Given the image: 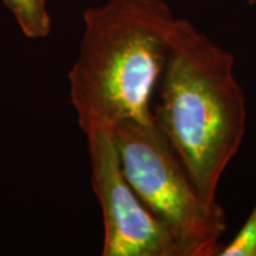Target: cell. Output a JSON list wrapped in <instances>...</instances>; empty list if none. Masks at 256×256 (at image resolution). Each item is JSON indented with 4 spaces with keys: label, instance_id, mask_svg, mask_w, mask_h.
<instances>
[{
    "label": "cell",
    "instance_id": "cell-4",
    "mask_svg": "<svg viewBox=\"0 0 256 256\" xmlns=\"http://www.w3.org/2000/svg\"><path fill=\"white\" fill-rule=\"evenodd\" d=\"M87 136L92 186L104 222L102 256H181L171 232L148 210L124 175L112 130Z\"/></svg>",
    "mask_w": 256,
    "mask_h": 256
},
{
    "label": "cell",
    "instance_id": "cell-2",
    "mask_svg": "<svg viewBox=\"0 0 256 256\" xmlns=\"http://www.w3.org/2000/svg\"><path fill=\"white\" fill-rule=\"evenodd\" d=\"M234 67L232 53L176 18L152 116L212 204L246 131V101Z\"/></svg>",
    "mask_w": 256,
    "mask_h": 256
},
{
    "label": "cell",
    "instance_id": "cell-5",
    "mask_svg": "<svg viewBox=\"0 0 256 256\" xmlns=\"http://www.w3.org/2000/svg\"><path fill=\"white\" fill-rule=\"evenodd\" d=\"M16 20L23 36L40 40L52 32V16L47 0H2Z\"/></svg>",
    "mask_w": 256,
    "mask_h": 256
},
{
    "label": "cell",
    "instance_id": "cell-6",
    "mask_svg": "<svg viewBox=\"0 0 256 256\" xmlns=\"http://www.w3.org/2000/svg\"><path fill=\"white\" fill-rule=\"evenodd\" d=\"M216 256H256V204L238 234L220 248Z\"/></svg>",
    "mask_w": 256,
    "mask_h": 256
},
{
    "label": "cell",
    "instance_id": "cell-7",
    "mask_svg": "<svg viewBox=\"0 0 256 256\" xmlns=\"http://www.w3.org/2000/svg\"><path fill=\"white\" fill-rule=\"evenodd\" d=\"M248 3H249L250 6H256V0H248Z\"/></svg>",
    "mask_w": 256,
    "mask_h": 256
},
{
    "label": "cell",
    "instance_id": "cell-1",
    "mask_svg": "<svg viewBox=\"0 0 256 256\" xmlns=\"http://www.w3.org/2000/svg\"><path fill=\"white\" fill-rule=\"evenodd\" d=\"M176 18L164 0H106L82 13L78 56L68 72L78 127L152 122V100Z\"/></svg>",
    "mask_w": 256,
    "mask_h": 256
},
{
    "label": "cell",
    "instance_id": "cell-3",
    "mask_svg": "<svg viewBox=\"0 0 256 256\" xmlns=\"http://www.w3.org/2000/svg\"><path fill=\"white\" fill-rule=\"evenodd\" d=\"M124 175L171 232L181 256H216L226 214L201 195L172 146L152 122L121 121L112 128Z\"/></svg>",
    "mask_w": 256,
    "mask_h": 256
}]
</instances>
